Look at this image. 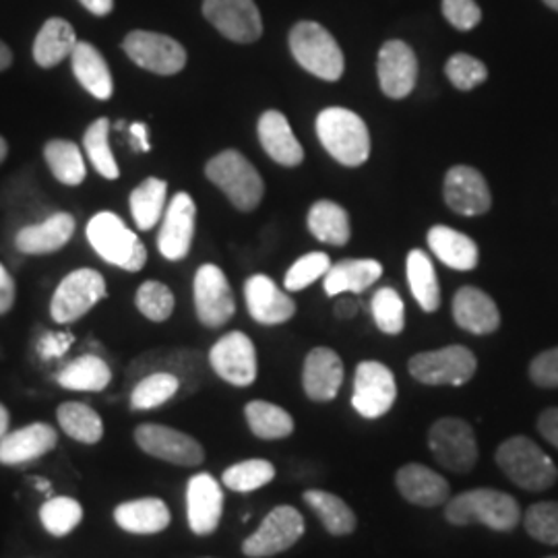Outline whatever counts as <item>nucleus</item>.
<instances>
[{"label": "nucleus", "mask_w": 558, "mask_h": 558, "mask_svg": "<svg viewBox=\"0 0 558 558\" xmlns=\"http://www.w3.org/2000/svg\"><path fill=\"white\" fill-rule=\"evenodd\" d=\"M304 502L315 511V515L320 519L325 530L333 536H348L356 530V515L354 511L336 497L333 493L327 490H306L304 493Z\"/></svg>", "instance_id": "obj_37"}, {"label": "nucleus", "mask_w": 558, "mask_h": 558, "mask_svg": "<svg viewBox=\"0 0 558 558\" xmlns=\"http://www.w3.org/2000/svg\"><path fill=\"white\" fill-rule=\"evenodd\" d=\"M442 15L459 32H470L482 21L476 0H442Z\"/></svg>", "instance_id": "obj_51"}, {"label": "nucleus", "mask_w": 558, "mask_h": 558, "mask_svg": "<svg viewBox=\"0 0 558 558\" xmlns=\"http://www.w3.org/2000/svg\"><path fill=\"white\" fill-rule=\"evenodd\" d=\"M401 497L418 507H439L449 500V482L437 474L435 470L420 465V463H408L403 465L396 476Z\"/></svg>", "instance_id": "obj_26"}, {"label": "nucleus", "mask_w": 558, "mask_h": 558, "mask_svg": "<svg viewBox=\"0 0 558 558\" xmlns=\"http://www.w3.org/2000/svg\"><path fill=\"white\" fill-rule=\"evenodd\" d=\"M478 362L465 345L422 352L410 360V375L424 385H465L476 375Z\"/></svg>", "instance_id": "obj_7"}, {"label": "nucleus", "mask_w": 558, "mask_h": 558, "mask_svg": "<svg viewBox=\"0 0 558 558\" xmlns=\"http://www.w3.org/2000/svg\"><path fill=\"white\" fill-rule=\"evenodd\" d=\"M71 333H48L40 339L38 352L44 360L60 359L73 343Z\"/></svg>", "instance_id": "obj_53"}, {"label": "nucleus", "mask_w": 558, "mask_h": 558, "mask_svg": "<svg viewBox=\"0 0 558 558\" xmlns=\"http://www.w3.org/2000/svg\"><path fill=\"white\" fill-rule=\"evenodd\" d=\"M122 50L141 69L166 77L177 75L186 64V50L182 44L156 32H131L122 41Z\"/></svg>", "instance_id": "obj_11"}, {"label": "nucleus", "mask_w": 558, "mask_h": 558, "mask_svg": "<svg viewBox=\"0 0 558 558\" xmlns=\"http://www.w3.org/2000/svg\"><path fill=\"white\" fill-rule=\"evenodd\" d=\"M36 488L40 490L41 495H50L52 490V484L48 480H36Z\"/></svg>", "instance_id": "obj_61"}, {"label": "nucleus", "mask_w": 558, "mask_h": 558, "mask_svg": "<svg viewBox=\"0 0 558 558\" xmlns=\"http://www.w3.org/2000/svg\"><path fill=\"white\" fill-rule=\"evenodd\" d=\"M408 283L412 296L424 313H437L440 306V288L437 271L430 257L424 251H412L408 255Z\"/></svg>", "instance_id": "obj_34"}, {"label": "nucleus", "mask_w": 558, "mask_h": 558, "mask_svg": "<svg viewBox=\"0 0 558 558\" xmlns=\"http://www.w3.org/2000/svg\"><path fill=\"white\" fill-rule=\"evenodd\" d=\"M197 207L189 193H179L170 201L161 223L158 248L168 260L184 259L195 236Z\"/></svg>", "instance_id": "obj_20"}, {"label": "nucleus", "mask_w": 558, "mask_h": 558, "mask_svg": "<svg viewBox=\"0 0 558 558\" xmlns=\"http://www.w3.org/2000/svg\"><path fill=\"white\" fill-rule=\"evenodd\" d=\"M548 558H558V557H548Z\"/></svg>", "instance_id": "obj_64"}, {"label": "nucleus", "mask_w": 558, "mask_h": 558, "mask_svg": "<svg viewBox=\"0 0 558 558\" xmlns=\"http://www.w3.org/2000/svg\"><path fill=\"white\" fill-rule=\"evenodd\" d=\"M223 511V493L218 480L201 472L189 480L186 486V518L197 536H209L220 525Z\"/></svg>", "instance_id": "obj_21"}, {"label": "nucleus", "mask_w": 558, "mask_h": 558, "mask_svg": "<svg viewBox=\"0 0 558 558\" xmlns=\"http://www.w3.org/2000/svg\"><path fill=\"white\" fill-rule=\"evenodd\" d=\"M259 141L271 160L281 166H299L304 160V149L290 129L288 119L278 110H267L259 119Z\"/></svg>", "instance_id": "obj_27"}, {"label": "nucleus", "mask_w": 558, "mask_h": 558, "mask_svg": "<svg viewBox=\"0 0 558 558\" xmlns=\"http://www.w3.org/2000/svg\"><path fill=\"white\" fill-rule=\"evenodd\" d=\"M83 147L92 166L104 179L117 180L120 177L119 163L110 149V120L98 119L89 124L83 137Z\"/></svg>", "instance_id": "obj_42"}, {"label": "nucleus", "mask_w": 558, "mask_h": 558, "mask_svg": "<svg viewBox=\"0 0 558 558\" xmlns=\"http://www.w3.org/2000/svg\"><path fill=\"white\" fill-rule=\"evenodd\" d=\"M442 195L456 214L468 218L486 214L493 205L488 182L470 166H456L447 172Z\"/></svg>", "instance_id": "obj_19"}, {"label": "nucleus", "mask_w": 558, "mask_h": 558, "mask_svg": "<svg viewBox=\"0 0 558 558\" xmlns=\"http://www.w3.org/2000/svg\"><path fill=\"white\" fill-rule=\"evenodd\" d=\"M539 435L558 449V408L544 410L538 418Z\"/></svg>", "instance_id": "obj_55"}, {"label": "nucleus", "mask_w": 558, "mask_h": 558, "mask_svg": "<svg viewBox=\"0 0 558 558\" xmlns=\"http://www.w3.org/2000/svg\"><path fill=\"white\" fill-rule=\"evenodd\" d=\"M274 478H276L274 463H269L267 459H246L228 468L221 476V482L226 488L244 495V493L259 490Z\"/></svg>", "instance_id": "obj_44"}, {"label": "nucleus", "mask_w": 558, "mask_h": 558, "mask_svg": "<svg viewBox=\"0 0 558 558\" xmlns=\"http://www.w3.org/2000/svg\"><path fill=\"white\" fill-rule=\"evenodd\" d=\"M15 296H17L15 281L11 278V274L4 269V265L0 263V315H7L13 308Z\"/></svg>", "instance_id": "obj_54"}, {"label": "nucleus", "mask_w": 558, "mask_h": 558, "mask_svg": "<svg viewBox=\"0 0 558 558\" xmlns=\"http://www.w3.org/2000/svg\"><path fill=\"white\" fill-rule=\"evenodd\" d=\"M166 193L168 184L166 180L145 179L140 186L131 193V214L140 230H151L156 223H160L166 207Z\"/></svg>", "instance_id": "obj_40"}, {"label": "nucleus", "mask_w": 558, "mask_h": 558, "mask_svg": "<svg viewBox=\"0 0 558 558\" xmlns=\"http://www.w3.org/2000/svg\"><path fill=\"white\" fill-rule=\"evenodd\" d=\"M112 380L110 366L94 354L69 362L59 373V385L69 391H104Z\"/></svg>", "instance_id": "obj_35"}, {"label": "nucleus", "mask_w": 558, "mask_h": 558, "mask_svg": "<svg viewBox=\"0 0 558 558\" xmlns=\"http://www.w3.org/2000/svg\"><path fill=\"white\" fill-rule=\"evenodd\" d=\"M383 94L391 100L408 98L418 81V60L414 50L401 40L383 44L377 62Z\"/></svg>", "instance_id": "obj_18"}, {"label": "nucleus", "mask_w": 558, "mask_h": 558, "mask_svg": "<svg viewBox=\"0 0 558 558\" xmlns=\"http://www.w3.org/2000/svg\"><path fill=\"white\" fill-rule=\"evenodd\" d=\"M182 389L179 377L170 373H151L135 383L131 391L133 410H156Z\"/></svg>", "instance_id": "obj_43"}, {"label": "nucleus", "mask_w": 558, "mask_h": 558, "mask_svg": "<svg viewBox=\"0 0 558 558\" xmlns=\"http://www.w3.org/2000/svg\"><path fill=\"white\" fill-rule=\"evenodd\" d=\"M359 315V302L350 299H339L336 304V317L341 320L354 319Z\"/></svg>", "instance_id": "obj_57"}, {"label": "nucleus", "mask_w": 558, "mask_h": 558, "mask_svg": "<svg viewBox=\"0 0 558 558\" xmlns=\"http://www.w3.org/2000/svg\"><path fill=\"white\" fill-rule=\"evenodd\" d=\"M195 311L205 327H223L236 313L230 281L218 265H203L195 276Z\"/></svg>", "instance_id": "obj_14"}, {"label": "nucleus", "mask_w": 558, "mask_h": 558, "mask_svg": "<svg viewBox=\"0 0 558 558\" xmlns=\"http://www.w3.org/2000/svg\"><path fill=\"white\" fill-rule=\"evenodd\" d=\"M428 246L447 267L458 271H470L478 265L476 242L447 226H435L428 232Z\"/></svg>", "instance_id": "obj_32"}, {"label": "nucleus", "mask_w": 558, "mask_h": 558, "mask_svg": "<svg viewBox=\"0 0 558 558\" xmlns=\"http://www.w3.org/2000/svg\"><path fill=\"white\" fill-rule=\"evenodd\" d=\"M398 398V385L393 373L375 360L360 362L354 377L352 405L364 418L385 416Z\"/></svg>", "instance_id": "obj_13"}, {"label": "nucleus", "mask_w": 558, "mask_h": 558, "mask_svg": "<svg viewBox=\"0 0 558 558\" xmlns=\"http://www.w3.org/2000/svg\"><path fill=\"white\" fill-rule=\"evenodd\" d=\"M304 534V518L299 509L279 505L263 519L259 530L244 539L242 553L251 558L276 557L292 548Z\"/></svg>", "instance_id": "obj_10"}, {"label": "nucleus", "mask_w": 558, "mask_h": 558, "mask_svg": "<svg viewBox=\"0 0 558 558\" xmlns=\"http://www.w3.org/2000/svg\"><path fill=\"white\" fill-rule=\"evenodd\" d=\"M445 73L461 92H470L488 80L486 64L470 54H453L445 66Z\"/></svg>", "instance_id": "obj_50"}, {"label": "nucleus", "mask_w": 558, "mask_h": 558, "mask_svg": "<svg viewBox=\"0 0 558 558\" xmlns=\"http://www.w3.org/2000/svg\"><path fill=\"white\" fill-rule=\"evenodd\" d=\"M44 158L54 179L62 184L80 186L85 180V161L81 158L80 147L73 141H48L44 147Z\"/></svg>", "instance_id": "obj_41"}, {"label": "nucleus", "mask_w": 558, "mask_h": 558, "mask_svg": "<svg viewBox=\"0 0 558 558\" xmlns=\"http://www.w3.org/2000/svg\"><path fill=\"white\" fill-rule=\"evenodd\" d=\"M205 174L240 211L259 207L265 184L257 168L236 149H226L207 161Z\"/></svg>", "instance_id": "obj_3"}, {"label": "nucleus", "mask_w": 558, "mask_h": 558, "mask_svg": "<svg viewBox=\"0 0 558 558\" xmlns=\"http://www.w3.org/2000/svg\"><path fill=\"white\" fill-rule=\"evenodd\" d=\"M383 276V265L375 259L339 260L331 265L325 276L327 296H339L345 292L360 294L371 288Z\"/></svg>", "instance_id": "obj_31"}, {"label": "nucleus", "mask_w": 558, "mask_h": 558, "mask_svg": "<svg viewBox=\"0 0 558 558\" xmlns=\"http://www.w3.org/2000/svg\"><path fill=\"white\" fill-rule=\"evenodd\" d=\"M59 442V435L50 424L36 422L23 426L15 433H7L0 439V463L21 465L27 461H36L50 453Z\"/></svg>", "instance_id": "obj_23"}, {"label": "nucleus", "mask_w": 558, "mask_h": 558, "mask_svg": "<svg viewBox=\"0 0 558 558\" xmlns=\"http://www.w3.org/2000/svg\"><path fill=\"white\" fill-rule=\"evenodd\" d=\"M87 240L101 259L124 271H140L147 263V248L143 242L112 211H101L89 220Z\"/></svg>", "instance_id": "obj_4"}, {"label": "nucleus", "mask_w": 558, "mask_h": 558, "mask_svg": "<svg viewBox=\"0 0 558 558\" xmlns=\"http://www.w3.org/2000/svg\"><path fill=\"white\" fill-rule=\"evenodd\" d=\"M308 228L315 239L343 246L352 236L350 216L333 201H317L308 211Z\"/></svg>", "instance_id": "obj_36"}, {"label": "nucleus", "mask_w": 558, "mask_h": 558, "mask_svg": "<svg viewBox=\"0 0 558 558\" xmlns=\"http://www.w3.org/2000/svg\"><path fill=\"white\" fill-rule=\"evenodd\" d=\"M151 373H170L179 377L180 385L186 393H193L199 389L205 371H203V359L199 352L189 348H160L143 354L129 366L126 377L140 380Z\"/></svg>", "instance_id": "obj_12"}, {"label": "nucleus", "mask_w": 558, "mask_h": 558, "mask_svg": "<svg viewBox=\"0 0 558 558\" xmlns=\"http://www.w3.org/2000/svg\"><path fill=\"white\" fill-rule=\"evenodd\" d=\"M317 135L327 154L343 166H360L371 156L368 126L348 108H325L317 117Z\"/></svg>", "instance_id": "obj_2"}, {"label": "nucleus", "mask_w": 558, "mask_h": 558, "mask_svg": "<svg viewBox=\"0 0 558 558\" xmlns=\"http://www.w3.org/2000/svg\"><path fill=\"white\" fill-rule=\"evenodd\" d=\"M341 383H343L341 359L329 348H315L304 360V371H302L304 393L313 401H331L338 398Z\"/></svg>", "instance_id": "obj_24"}, {"label": "nucleus", "mask_w": 558, "mask_h": 558, "mask_svg": "<svg viewBox=\"0 0 558 558\" xmlns=\"http://www.w3.org/2000/svg\"><path fill=\"white\" fill-rule=\"evenodd\" d=\"M497 463L511 482L532 493L550 488L558 478L553 459L527 437L505 440L497 451Z\"/></svg>", "instance_id": "obj_6"}, {"label": "nucleus", "mask_w": 558, "mask_h": 558, "mask_svg": "<svg viewBox=\"0 0 558 558\" xmlns=\"http://www.w3.org/2000/svg\"><path fill=\"white\" fill-rule=\"evenodd\" d=\"M428 447L442 468L451 472H470L478 461V442L465 420L442 418L428 433Z\"/></svg>", "instance_id": "obj_8"}, {"label": "nucleus", "mask_w": 558, "mask_h": 558, "mask_svg": "<svg viewBox=\"0 0 558 558\" xmlns=\"http://www.w3.org/2000/svg\"><path fill=\"white\" fill-rule=\"evenodd\" d=\"M7 428H9V410L0 403V439L7 435Z\"/></svg>", "instance_id": "obj_60"}, {"label": "nucleus", "mask_w": 558, "mask_h": 558, "mask_svg": "<svg viewBox=\"0 0 558 558\" xmlns=\"http://www.w3.org/2000/svg\"><path fill=\"white\" fill-rule=\"evenodd\" d=\"M77 41L80 40L75 36V29L69 21L60 17L48 20L41 25L40 34L34 44V59L44 69L57 66L62 60L71 59Z\"/></svg>", "instance_id": "obj_33"}, {"label": "nucleus", "mask_w": 558, "mask_h": 558, "mask_svg": "<svg viewBox=\"0 0 558 558\" xmlns=\"http://www.w3.org/2000/svg\"><path fill=\"white\" fill-rule=\"evenodd\" d=\"M203 15L223 38L236 44H253L263 36L255 0H203Z\"/></svg>", "instance_id": "obj_15"}, {"label": "nucleus", "mask_w": 558, "mask_h": 558, "mask_svg": "<svg viewBox=\"0 0 558 558\" xmlns=\"http://www.w3.org/2000/svg\"><path fill=\"white\" fill-rule=\"evenodd\" d=\"M80 2L89 13H94L98 17L110 15L114 9V0H80Z\"/></svg>", "instance_id": "obj_58"}, {"label": "nucleus", "mask_w": 558, "mask_h": 558, "mask_svg": "<svg viewBox=\"0 0 558 558\" xmlns=\"http://www.w3.org/2000/svg\"><path fill=\"white\" fill-rule=\"evenodd\" d=\"M244 416L255 437L263 440L286 439L294 430L292 416L269 401H251L244 408Z\"/></svg>", "instance_id": "obj_38"}, {"label": "nucleus", "mask_w": 558, "mask_h": 558, "mask_svg": "<svg viewBox=\"0 0 558 558\" xmlns=\"http://www.w3.org/2000/svg\"><path fill=\"white\" fill-rule=\"evenodd\" d=\"M135 440L147 456L182 468H195L205 459L199 440L163 424H141Z\"/></svg>", "instance_id": "obj_16"}, {"label": "nucleus", "mask_w": 558, "mask_h": 558, "mask_svg": "<svg viewBox=\"0 0 558 558\" xmlns=\"http://www.w3.org/2000/svg\"><path fill=\"white\" fill-rule=\"evenodd\" d=\"M209 364L220 379L236 387H248L257 379L255 343L240 331H232L214 343Z\"/></svg>", "instance_id": "obj_17"}, {"label": "nucleus", "mask_w": 558, "mask_h": 558, "mask_svg": "<svg viewBox=\"0 0 558 558\" xmlns=\"http://www.w3.org/2000/svg\"><path fill=\"white\" fill-rule=\"evenodd\" d=\"M129 133H131V137H133V145H135L137 151L145 154V151L151 149V145H149V129H147L145 122H133V124L129 126Z\"/></svg>", "instance_id": "obj_56"}, {"label": "nucleus", "mask_w": 558, "mask_h": 558, "mask_svg": "<svg viewBox=\"0 0 558 558\" xmlns=\"http://www.w3.org/2000/svg\"><path fill=\"white\" fill-rule=\"evenodd\" d=\"M73 73L81 85L98 100H110L114 92L112 75L108 62L101 57L100 50L89 41H77L73 54Z\"/></svg>", "instance_id": "obj_30"}, {"label": "nucleus", "mask_w": 558, "mask_h": 558, "mask_svg": "<svg viewBox=\"0 0 558 558\" xmlns=\"http://www.w3.org/2000/svg\"><path fill=\"white\" fill-rule=\"evenodd\" d=\"M329 269H331V260L325 253H308L290 267V271L283 279V286L290 292H300L311 283H315L317 279L325 278Z\"/></svg>", "instance_id": "obj_49"}, {"label": "nucleus", "mask_w": 558, "mask_h": 558, "mask_svg": "<svg viewBox=\"0 0 558 558\" xmlns=\"http://www.w3.org/2000/svg\"><path fill=\"white\" fill-rule=\"evenodd\" d=\"M525 530L542 544L558 546V502H536L525 513Z\"/></svg>", "instance_id": "obj_48"}, {"label": "nucleus", "mask_w": 558, "mask_h": 558, "mask_svg": "<svg viewBox=\"0 0 558 558\" xmlns=\"http://www.w3.org/2000/svg\"><path fill=\"white\" fill-rule=\"evenodd\" d=\"M40 519L48 534L62 538L83 521V507L71 497H54L41 505Z\"/></svg>", "instance_id": "obj_45"}, {"label": "nucleus", "mask_w": 558, "mask_h": 558, "mask_svg": "<svg viewBox=\"0 0 558 558\" xmlns=\"http://www.w3.org/2000/svg\"><path fill=\"white\" fill-rule=\"evenodd\" d=\"M170 509L160 499H137L122 502L114 509V521L129 534H160L170 525Z\"/></svg>", "instance_id": "obj_29"}, {"label": "nucleus", "mask_w": 558, "mask_h": 558, "mask_svg": "<svg viewBox=\"0 0 558 558\" xmlns=\"http://www.w3.org/2000/svg\"><path fill=\"white\" fill-rule=\"evenodd\" d=\"M371 311L375 323L383 333L387 336H399L403 331V300L393 288H380L373 296Z\"/></svg>", "instance_id": "obj_47"}, {"label": "nucleus", "mask_w": 558, "mask_h": 558, "mask_svg": "<svg viewBox=\"0 0 558 558\" xmlns=\"http://www.w3.org/2000/svg\"><path fill=\"white\" fill-rule=\"evenodd\" d=\"M11 62H13V54H11L9 46H7L4 41L0 40V71L9 69V66H11Z\"/></svg>", "instance_id": "obj_59"}, {"label": "nucleus", "mask_w": 558, "mask_h": 558, "mask_svg": "<svg viewBox=\"0 0 558 558\" xmlns=\"http://www.w3.org/2000/svg\"><path fill=\"white\" fill-rule=\"evenodd\" d=\"M290 50L302 69L323 81L343 75V52L336 38L315 21H300L290 32Z\"/></svg>", "instance_id": "obj_5"}, {"label": "nucleus", "mask_w": 558, "mask_h": 558, "mask_svg": "<svg viewBox=\"0 0 558 558\" xmlns=\"http://www.w3.org/2000/svg\"><path fill=\"white\" fill-rule=\"evenodd\" d=\"M137 308L141 315L154 323H163L170 319L174 313V294L168 286L160 281H145L137 290Z\"/></svg>", "instance_id": "obj_46"}, {"label": "nucleus", "mask_w": 558, "mask_h": 558, "mask_svg": "<svg viewBox=\"0 0 558 558\" xmlns=\"http://www.w3.org/2000/svg\"><path fill=\"white\" fill-rule=\"evenodd\" d=\"M106 299V281L96 269H77L62 279L52 296L50 313L57 323H73Z\"/></svg>", "instance_id": "obj_9"}, {"label": "nucleus", "mask_w": 558, "mask_h": 558, "mask_svg": "<svg viewBox=\"0 0 558 558\" xmlns=\"http://www.w3.org/2000/svg\"><path fill=\"white\" fill-rule=\"evenodd\" d=\"M445 518L453 525L482 523L495 532H511L518 527L521 509L518 500L495 488H474L449 500Z\"/></svg>", "instance_id": "obj_1"}, {"label": "nucleus", "mask_w": 558, "mask_h": 558, "mask_svg": "<svg viewBox=\"0 0 558 558\" xmlns=\"http://www.w3.org/2000/svg\"><path fill=\"white\" fill-rule=\"evenodd\" d=\"M550 9H555V11H558V0H544Z\"/></svg>", "instance_id": "obj_63"}, {"label": "nucleus", "mask_w": 558, "mask_h": 558, "mask_svg": "<svg viewBox=\"0 0 558 558\" xmlns=\"http://www.w3.org/2000/svg\"><path fill=\"white\" fill-rule=\"evenodd\" d=\"M7 154H9V147H7V141L2 140L0 137V163L4 161V158H7Z\"/></svg>", "instance_id": "obj_62"}, {"label": "nucleus", "mask_w": 558, "mask_h": 558, "mask_svg": "<svg viewBox=\"0 0 558 558\" xmlns=\"http://www.w3.org/2000/svg\"><path fill=\"white\" fill-rule=\"evenodd\" d=\"M60 428L71 437L85 445H96L104 437V422L96 410L80 401H66L57 412Z\"/></svg>", "instance_id": "obj_39"}, {"label": "nucleus", "mask_w": 558, "mask_h": 558, "mask_svg": "<svg viewBox=\"0 0 558 558\" xmlns=\"http://www.w3.org/2000/svg\"><path fill=\"white\" fill-rule=\"evenodd\" d=\"M244 299L251 317L260 325H281L296 313V302L267 276H253L244 283Z\"/></svg>", "instance_id": "obj_22"}, {"label": "nucleus", "mask_w": 558, "mask_h": 558, "mask_svg": "<svg viewBox=\"0 0 558 558\" xmlns=\"http://www.w3.org/2000/svg\"><path fill=\"white\" fill-rule=\"evenodd\" d=\"M530 377L538 387H558V348L542 352L534 359L530 366Z\"/></svg>", "instance_id": "obj_52"}, {"label": "nucleus", "mask_w": 558, "mask_h": 558, "mask_svg": "<svg viewBox=\"0 0 558 558\" xmlns=\"http://www.w3.org/2000/svg\"><path fill=\"white\" fill-rule=\"evenodd\" d=\"M453 317L461 329L474 336H488L500 325L499 306L486 292L474 286L458 290L453 299Z\"/></svg>", "instance_id": "obj_25"}, {"label": "nucleus", "mask_w": 558, "mask_h": 558, "mask_svg": "<svg viewBox=\"0 0 558 558\" xmlns=\"http://www.w3.org/2000/svg\"><path fill=\"white\" fill-rule=\"evenodd\" d=\"M75 232V218L71 214H54L48 220L23 228L15 244L25 255H48L62 248Z\"/></svg>", "instance_id": "obj_28"}]
</instances>
